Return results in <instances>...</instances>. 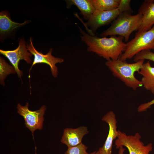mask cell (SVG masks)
<instances>
[{
    "instance_id": "15",
    "label": "cell",
    "mask_w": 154,
    "mask_h": 154,
    "mask_svg": "<svg viewBox=\"0 0 154 154\" xmlns=\"http://www.w3.org/2000/svg\"><path fill=\"white\" fill-rule=\"evenodd\" d=\"M66 7L69 8L72 5L76 6L80 11L84 20H88L96 9L90 0H66Z\"/></svg>"
},
{
    "instance_id": "13",
    "label": "cell",
    "mask_w": 154,
    "mask_h": 154,
    "mask_svg": "<svg viewBox=\"0 0 154 154\" xmlns=\"http://www.w3.org/2000/svg\"><path fill=\"white\" fill-rule=\"evenodd\" d=\"M138 73L142 76L143 86L154 95V67L151 66L150 61L143 63Z\"/></svg>"
},
{
    "instance_id": "17",
    "label": "cell",
    "mask_w": 154,
    "mask_h": 154,
    "mask_svg": "<svg viewBox=\"0 0 154 154\" xmlns=\"http://www.w3.org/2000/svg\"><path fill=\"white\" fill-rule=\"evenodd\" d=\"M16 72L12 66L9 65L2 58L0 57V81L1 84L4 85V80L7 76Z\"/></svg>"
},
{
    "instance_id": "16",
    "label": "cell",
    "mask_w": 154,
    "mask_h": 154,
    "mask_svg": "<svg viewBox=\"0 0 154 154\" xmlns=\"http://www.w3.org/2000/svg\"><path fill=\"white\" fill-rule=\"evenodd\" d=\"M96 10L109 11L117 8L120 0H90Z\"/></svg>"
},
{
    "instance_id": "4",
    "label": "cell",
    "mask_w": 154,
    "mask_h": 154,
    "mask_svg": "<svg viewBox=\"0 0 154 154\" xmlns=\"http://www.w3.org/2000/svg\"><path fill=\"white\" fill-rule=\"evenodd\" d=\"M126 45L123 53L119 58L122 60L131 59L143 50H154V25L147 31L136 33L134 38Z\"/></svg>"
},
{
    "instance_id": "20",
    "label": "cell",
    "mask_w": 154,
    "mask_h": 154,
    "mask_svg": "<svg viewBox=\"0 0 154 154\" xmlns=\"http://www.w3.org/2000/svg\"><path fill=\"white\" fill-rule=\"evenodd\" d=\"M131 0H120V2L118 7L122 12H127L131 13L133 11L130 6Z\"/></svg>"
},
{
    "instance_id": "7",
    "label": "cell",
    "mask_w": 154,
    "mask_h": 154,
    "mask_svg": "<svg viewBox=\"0 0 154 154\" xmlns=\"http://www.w3.org/2000/svg\"><path fill=\"white\" fill-rule=\"evenodd\" d=\"M0 53L7 58L14 68L18 77L21 79L23 75V72L18 67L20 61L23 60L30 64L32 62L31 58L33 54L27 50L25 42L23 38L20 39L19 46L16 49L11 50L0 49Z\"/></svg>"
},
{
    "instance_id": "22",
    "label": "cell",
    "mask_w": 154,
    "mask_h": 154,
    "mask_svg": "<svg viewBox=\"0 0 154 154\" xmlns=\"http://www.w3.org/2000/svg\"><path fill=\"white\" fill-rule=\"evenodd\" d=\"M118 154H124L125 149L123 148V146H121L119 149Z\"/></svg>"
},
{
    "instance_id": "14",
    "label": "cell",
    "mask_w": 154,
    "mask_h": 154,
    "mask_svg": "<svg viewBox=\"0 0 154 154\" xmlns=\"http://www.w3.org/2000/svg\"><path fill=\"white\" fill-rule=\"evenodd\" d=\"M29 22L25 21L23 23L14 22L11 19L9 13L3 11L0 13V33L3 35L10 33L16 28L21 27Z\"/></svg>"
},
{
    "instance_id": "12",
    "label": "cell",
    "mask_w": 154,
    "mask_h": 154,
    "mask_svg": "<svg viewBox=\"0 0 154 154\" xmlns=\"http://www.w3.org/2000/svg\"><path fill=\"white\" fill-rule=\"evenodd\" d=\"M88 133L87 127L85 126L75 129L66 128L64 130L60 141L68 147L76 146L82 143L83 137Z\"/></svg>"
},
{
    "instance_id": "3",
    "label": "cell",
    "mask_w": 154,
    "mask_h": 154,
    "mask_svg": "<svg viewBox=\"0 0 154 154\" xmlns=\"http://www.w3.org/2000/svg\"><path fill=\"white\" fill-rule=\"evenodd\" d=\"M142 16L140 13L132 15L127 12L120 14L111 26L100 34L102 37L108 36L118 35L124 38L127 42L131 33L137 31L141 26Z\"/></svg>"
},
{
    "instance_id": "1",
    "label": "cell",
    "mask_w": 154,
    "mask_h": 154,
    "mask_svg": "<svg viewBox=\"0 0 154 154\" xmlns=\"http://www.w3.org/2000/svg\"><path fill=\"white\" fill-rule=\"evenodd\" d=\"M81 40L87 46L88 52L95 53L107 61L119 59L124 51L126 43L123 41L124 38L121 36H111L109 38H102L86 33L79 27Z\"/></svg>"
},
{
    "instance_id": "2",
    "label": "cell",
    "mask_w": 154,
    "mask_h": 154,
    "mask_svg": "<svg viewBox=\"0 0 154 154\" xmlns=\"http://www.w3.org/2000/svg\"><path fill=\"white\" fill-rule=\"evenodd\" d=\"M144 60H141L129 63L119 58L107 61L105 64L114 76L121 80L127 86L135 90L143 85L141 81L135 78V73L139 72L143 66Z\"/></svg>"
},
{
    "instance_id": "24",
    "label": "cell",
    "mask_w": 154,
    "mask_h": 154,
    "mask_svg": "<svg viewBox=\"0 0 154 154\" xmlns=\"http://www.w3.org/2000/svg\"><path fill=\"white\" fill-rule=\"evenodd\" d=\"M35 154H37L36 153V152Z\"/></svg>"
},
{
    "instance_id": "23",
    "label": "cell",
    "mask_w": 154,
    "mask_h": 154,
    "mask_svg": "<svg viewBox=\"0 0 154 154\" xmlns=\"http://www.w3.org/2000/svg\"><path fill=\"white\" fill-rule=\"evenodd\" d=\"M90 154H99V153L98 151H95L91 153H90Z\"/></svg>"
},
{
    "instance_id": "8",
    "label": "cell",
    "mask_w": 154,
    "mask_h": 154,
    "mask_svg": "<svg viewBox=\"0 0 154 154\" xmlns=\"http://www.w3.org/2000/svg\"><path fill=\"white\" fill-rule=\"evenodd\" d=\"M29 40L30 43L27 44L26 47L27 50L34 56L33 61L29 72L35 64L38 63H45L50 66L52 76L54 78L56 77L58 75V71L56 64L63 62L64 59L53 56L52 55L53 50L52 48H50L48 52L46 54H43L41 52H39L34 47L31 37L30 38Z\"/></svg>"
},
{
    "instance_id": "9",
    "label": "cell",
    "mask_w": 154,
    "mask_h": 154,
    "mask_svg": "<svg viewBox=\"0 0 154 154\" xmlns=\"http://www.w3.org/2000/svg\"><path fill=\"white\" fill-rule=\"evenodd\" d=\"M122 12L118 8L109 11L96 9L86 23V27H89L92 33L95 32L99 28L108 25L116 19Z\"/></svg>"
},
{
    "instance_id": "19",
    "label": "cell",
    "mask_w": 154,
    "mask_h": 154,
    "mask_svg": "<svg viewBox=\"0 0 154 154\" xmlns=\"http://www.w3.org/2000/svg\"><path fill=\"white\" fill-rule=\"evenodd\" d=\"M88 147L82 143L74 147H68L65 154H90L86 151Z\"/></svg>"
},
{
    "instance_id": "11",
    "label": "cell",
    "mask_w": 154,
    "mask_h": 154,
    "mask_svg": "<svg viewBox=\"0 0 154 154\" xmlns=\"http://www.w3.org/2000/svg\"><path fill=\"white\" fill-rule=\"evenodd\" d=\"M138 13L142 16L141 25L137 33L147 31L154 25V0L144 1L140 7Z\"/></svg>"
},
{
    "instance_id": "18",
    "label": "cell",
    "mask_w": 154,
    "mask_h": 154,
    "mask_svg": "<svg viewBox=\"0 0 154 154\" xmlns=\"http://www.w3.org/2000/svg\"><path fill=\"white\" fill-rule=\"evenodd\" d=\"M133 58L135 62L142 59H147L154 62V53L151 52L150 50H145L137 54Z\"/></svg>"
},
{
    "instance_id": "21",
    "label": "cell",
    "mask_w": 154,
    "mask_h": 154,
    "mask_svg": "<svg viewBox=\"0 0 154 154\" xmlns=\"http://www.w3.org/2000/svg\"><path fill=\"white\" fill-rule=\"evenodd\" d=\"M154 104V98L150 102L140 104L137 108V111L139 112H145L148 109L150 108L151 106Z\"/></svg>"
},
{
    "instance_id": "6",
    "label": "cell",
    "mask_w": 154,
    "mask_h": 154,
    "mask_svg": "<svg viewBox=\"0 0 154 154\" xmlns=\"http://www.w3.org/2000/svg\"><path fill=\"white\" fill-rule=\"evenodd\" d=\"M29 106L28 102H26L25 106L19 104L17 107V112L23 117L26 127L31 131L33 136L35 130H41L43 128L44 116L46 108L43 105L39 110L33 111L29 109Z\"/></svg>"
},
{
    "instance_id": "5",
    "label": "cell",
    "mask_w": 154,
    "mask_h": 154,
    "mask_svg": "<svg viewBox=\"0 0 154 154\" xmlns=\"http://www.w3.org/2000/svg\"><path fill=\"white\" fill-rule=\"evenodd\" d=\"M118 132L115 143L117 149L125 146L128 149L129 154H149L152 151V143H149L145 145L140 140L141 136L139 133L134 135H127L119 130Z\"/></svg>"
},
{
    "instance_id": "10",
    "label": "cell",
    "mask_w": 154,
    "mask_h": 154,
    "mask_svg": "<svg viewBox=\"0 0 154 154\" xmlns=\"http://www.w3.org/2000/svg\"><path fill=\"white\" fill-rule=\"evenodd\" d=\"M102 120L108 124L109 129L104 145L98 151L99 154H112L113 141L117 138L118 135L117 121L114 113L112 111L108 112L102 117Z\"/></svg>"
}]
</instances>
